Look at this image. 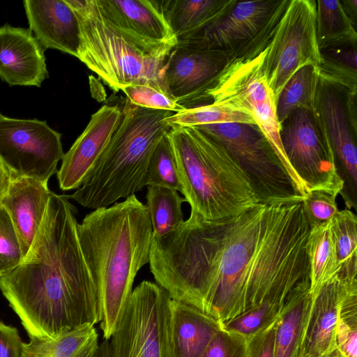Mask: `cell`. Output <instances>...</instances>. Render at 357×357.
<instances>
[{
	"instance_id": "cell-1",
	"label": "cell",
	"mask_w": 357,
	"mask_h": 357,
	"mask_svg": "<svg viewBox=\"0 0 357 357\" xmlns=\"http://www.w3.org/2000/svg\"><path fill=\"white\" fill-rule=\"evenodd\" d=\"M310 228L303 201L260 203L217 220L190 212L172 231L152 237L150 271L172 300L222 327L264 302L280 318L310 295Z\"/></svg>"
},
{
	"instance_id": "cell-2",
	"label": "cell",
	"mask_w": 357,
	"mask_h": 357,
	"mask_svg": "<svg viewBox=\"0 0 357 357\" xmlns=\"http://www.w3.org/2000/svg\"><path fill=\"white\" fill-rule=\"evenodd\" d=\"M77 208L52 192L20 263L0 276V289L30 339H53L99 324L97 289L79 243Z\"/></svg>"
},
{
	"instance_id": "cell-3",
	"label": "cell",
	"mask_w": 357,
	"mask_h": 357,
	"mask_svg": "<svg viewBox=\"0 0 357 357\" xmlns=\"http://www.w3.org/2000/svg\"><path fill=\"white\" fill-rule=\"evenodd\" d=\"M77 233L97 289L99 324L109 340L132 291L135 278L149 261L153 230L147 207L132 195L94 209Z\"/></svg>"
},
{
	"instance_id": "cell-4",
	"label": "cell",
	"mask_w": 357,
	"mask_h": 357,
	"mask_svg": "<svg viewBox=\"0 0 357 357\" xmlns=\"http://www.w3.org/2000/svg\"><path fill=\"white\" fill-rule=\"evenodd\" d=\"M121 120L84 183L68 195L85 208L108 207L142 190L151 155L171 129L174 112L148 109L126 99Z\"/></svg>"
},
{
	"instance_id": "cell-5",
	"label": "cell",
	"mask_w": 357,
	"mask_h": 357,
	"mask_svg": "<svg viewBox=\"0 0 357 357\" xmlns=\"http://www.w3.org/2000/svg\"><path fill=\"white\" fill-rule=\"evenodd\" d=\"M168 135L190 212L217 220L260 204L245 173L220 145L193 126H172Z\"/></svg>"
},
{
	"instance_id": "cell-6",
	"label": "cell",
	"mask_w": 357,
	"mask_h": 357,
	"mask_svg": "<svg viewBox=\"0 0 357 357\" xmlns=\"http://www.w3.org/2000/svg\"><path fill=\"white\" fill-rule=\"evenodd\" d=\"M79 26L77 59L112 91L132 84L165 86L162 72L176 43L157 45L139 43L117 31L102 18L95 0H65ZM166 87V86H165Z\"/></svg>"
},
{
	"instance_id": "cell-7",
	"label": "cell",
	"mask_w": 357,
	"mask_h": 357,
	"mask_svg": "<svg viewBox=\"0 0 357 357\" xmlns=\"http://www.w3.org/2000/svg\"><path fill=\"white\" fill-rule=\"evenodd\" d=\"M193 127L225 149L248 177L261 204L291 203L306 197L257 126L220 123Z\"/></svg>"
},
{
	"instance_id": "cell-8",
	"label": "cell",
	"mask_w": 357,
	"mask_h": 357,
	"mask_svg": "<svg viewBox=\"0 0 357 357\" xmlns=\"http://www.w3.org/2000/svg\"><path fill=\"white\" fill-rule=\"evenodd\" d=\"M263 59L264 51L256 56L231 59L206 91L204 101L211 100V103L250 114L279 159L305 191L282 149L275 98L263 69Z\"/></svg>"
},
{
	"instance_id": "cell-9",
	"label": "cell",
	"mask_w": 357,
	"mask_h": 357,
	"mask_svg": "<svg viewBox=\"0 0 357 357\" xmlns=\"http://www.w3.org/2000/svg\"><path fill=\"white\" fill-rule=\"evenodd\" d=\"M171 302L158 284L144 280L135 287L109 340V357H174Z\"/></svg>"
},
{
	"instance_id": "cell-10",
	"label": "cell",
	"mask_w": 357,
	"mask_h": 357,
	"mask_svg": "<svg viewBox=\"0 0 357 357\" xmlns=\"http://www.w3.org/2000/svg\"><path fill=\"white\" fill-rule=\"evenodd\" d=\"M289 1H236L218 21L177 43L219 51L230 59L256 56L266 47Z\"/></svg>"
},
{
	"instance_id": "cell-11",
	"label": "cell",
	"mask_w": 357,
	"mask_h": 357,
	"mask_svg": "<svg viewBox=\"0 0 357 357\" xmlns=\"http://www.w3.org/2000/svg\"><path fill=\"white\" fill-rule=\"evenodd\" d=\"M321 54L316 33V1L289 0L264 50L263 69L275 98L301 68L320 69Z\"/></svg>"
},
{
	"instance_id": "cell-12",
	"label": "cell",
	"mask_w": 357,
	"mask_h": 357,
	"mask_svg": "<svg viewBox=\"0 0 357 357\" xmlns=\"http://www.w3.org/2000/svg\"><path fill=\"white\" fill-rule=\"evenodd\" d=\"M280 137L287 160L307 194L318 190L337 196L341 193L343 179L311 111H294L280 125Z\"/></svg>"
},
{
	"instance_id": "cell-13",
	"label": "cell",
	"mask_w": 357,
	"mask_h": 357,
	"mask_svg": "<svg viewBox=\"0 0 357 357\" xmlns=\"http://www.w3.org/2000/svg\"><path fill=\"white\" fill-rule=\"evenodd\" d=\"M345 88L320 75L312 113L321 136L333 153L344 181L340 194L349 209L356 208L357 197L356 121L352 118L356 94L349 90L344 98Z\"/></svg>"
},
{
	"instance_id": "cell-14",
	"label": "cell",
	"mask_w": 357,
	"mask_h": 357,
	"mask_svg": "<svg viewBox=\"0 0 357 357\" xmlns=\"http://www.w3.org/2000/svg\"><path fill=\"white\" fill-rule=\"evenodd\" d=\"M64 155L61 134L45 121L16 119L0 114V163L11 177L47 183Z\"/></svg>"
},
{
	"instance_id": "cell-15",
	"label": "cell",
	"mask_w": 357,
	"mask_h": 357,
	"mask_svg": "<svg viewBox=\"0 0 357 357\" xmlns=\"http://www.w3.org/2000/svg\"><path fill=\"white\" fill-rule=\"evenodd\" d=\"M229 60L219 51L176 43L166 59L163 81L178 104L185 109L200 106L206 91Z\"/></svg>"
},
{
	"instance_id": "cell-16",
	"label": "cell",
	"mask_w": 357,
	"mask_h": 357,
	"mask_svg": "<svg viewBox=\"0 0 357 357\" xmlns=\"http://www.w3.org/2000/svg\"><path fill=\"white\" fill-rule=\"evenodd\" d=\"M122 117L118 105H105L93 114L84 130L64 153L56 172L59 188L77 190L86 181Z\"/></svg>"
},
{
	"instance_id": "cell-17",
	"label": "cell",
	"mask_w": 357,
	"mask_h": 357,
	"mask_svg": "<svg viewBox=\"0 0 357 357\" xmlns=\"http://www.w3.org/2000/svg\"><path fill=\"white\" fill-rule=\"evenodd\" d=\"M104 20L123 36L143 45L176 43L155 1L95 0Z\"/></svg>"
},
{
	"instance_id": "cell-18",
	"label": "cell",
	"mask_w": 357,
	"mask_h": 357,
	"mask_svg": "<svg viewBox=\"0 0 357 357\" xmlns=\"http://www.w3.org/2000/svg\"><path fill=\"white\" fill-rule=\"evenodd\" d=\"M349 280L352 279L337 275L311 295L310 308L302 329L298 357H326L337 348L339 306Z\"/></svg>"
},
{
	"instance_id": "cell-19",
	"label": "cell",
	"mask_w": 357,
	"mask_h": 357,
	"mask_svg": "<svg viewBox=\"0 0 357 357\" xmlns=\"http://www.w3.org/2000/svg\"><path fill=\"white\" fill-rule=\"evenodd\" d=\"M48 77L43 47L30 29L0 28V79L10 86H40Z\"/></svg>"
},
{
	"instance_id": "cell-20",
	"label": "cell",
	"mask_w": 357,
	"mask_h": 357,
	"mask_svg": "<svg viewBox=\"0 0 357 357\" xmlns=\"http://www.w3.org/2000/svg\"><path fill=\"white\" fill-rule=\"evenodd\" d=\"M23 4L30 30L43 47L77 57L79 22L65 0H26Z\"/></svg>"
},
{
	"instance_id": "cell-21",
	"label": "cell",
	"mask_w": 357,
	"mask_h": 357,
	"mask_svg": "<svg viewBox=\"0 0 357 357\" xmlns=\"http://www.w3.org/2000/svg\"><path fill=\"white\" fill-rule=\"evenodd\" d=\"M52 192L47 183L11 177L8 191L0 202L13 222L23 257L41 226Z\"/></svg>"
},
{
	"instance_id": "cell-22",
	"label": "cell",
	"mask_w": 357,
	"mask_h": 357,
	"mask_svg": "<svg viewBox=\"0 0 357 357\" xmlns=\"http://www.w3.org/2000/svg\"><path fill=\"white\" fill-rule=\"evenodd\" d=\"M221 328L218 322L197 308L172 299L171 336L174 357H200Z\"/></svg>"
},
{
	"instance_id": "cell-23",
	"label": "cell",
	"mask_w": 357,
	"mask_h": 357,
	"mask_svg": "<svg viewBox=\"0 0 357 357\" xmlns=\"http://www.w3.org/2000/svg\"><path fill=\"white\" fill-rule=\"evenodd\" d=\"M236 0H155L176 40L186 39L211 25Z\"/></svg>"
},
{
	"instance_id": "cell-24",
	"label": "cell",
	"mask_w": 357,
	"mask_h": 357,
	"mask_svg": "<svg viewBox=\"0 0 357 357\" xmlns=\"http://www.w3.org/2000/svg\"><path fill=\"white\" fill-rule=\"evenodd\" d=\"M99 344L96 328L89 326L53 339L22 342L20 357H91Z\"/></svg>"
},
{
	"instance_id": "cell-25",
	"label": "cell",
	"mask_w": 357,
	"mask_h": 357,
	"mask_svg": "<svg viewBox=\"0 0 357 357\" xmlns=\"http://www.w3.org/2000/svg\"><path fill=\"white\" fill-rule=\"evenodd\" d=\"M310 294L338 275L340 264L333 234L332 219L310 228L307 241Z\"/></svg>"
},
{
	"instance_id": "cell-26",
	"label": "cell",
	"mask_w": 357,
	"mask_h": 357,
	"mask_svg": "<svg viewBox=\"0 0 357 357\" xmlns=\"http://www.w3.org/2000/svg\"><path fill=\"white\" fill-rule=\"evenodd\" d=\"M316 1V33L320 51L356 43L355 24L337 0Z\"/></svg>"
},
{
	"instance_id": "cell-27",
	"label": "cell",
	"mask_w": 357,
	"mask_h": 357,
	"mask_svg": "<svg viewBox=\"0 0 357 357\" xmlns=\"http://www.w3.org/2000/svg\"><path fill=\"white\" fill-rule=\"evenodd\" d=\"M320 79V69L312 65L298 69L286 82L275 100L281 125L296 109L312 111Z\"/></svg>"
},
{
	"instance_id": "cell-28",
	"label": "cell",
	"mask_w": 357,
	"mask_h": 357,
	"mask_svg": "<svg viewBox=\"0 0 357 357\" xmlns=\"http://www.w3.org/2000/svg\"><path fill=\"white\" fill-rule=\"evenodd\" d=\"M146 198L153 237L163 236L183 222L182 204L186 201L178 191L162 186L147 185Z\"/></svg>"
},
{
	"instance_id": "cell-29",
	"label": "cell",
	"mask_w": 357,
	"mask_h": 357,
	"mask_svg": "<svg viewBox=\"0 0 357 357\" xmlns=\"http://www.w3.org/2000/svg\"><path fill=\"white\" fill-rule=\"evenodd\" d=\"M332 229L339 262L338 276L357 278V218L350 209L338 211L332 219Z\"/></svg>"
},
{
	"instance_id": "cell-30",
	"label": "cell",
	"mask_w": 357,
	"mask_h": 357,
	"mask_svg": "<svg viewBox=\"0 0 357 357\" xmlns=\"http://www.w3.org/2000/svg\"><path fill=\"white\" fill-rule=\"evenodd\" d=\"M311 298L310 295L300 301L278 320L274 357H298L302 329Z\"/></svg>"
},
{
	"instance_id": "cell-31",
	"label": "cell",
	"mask_w": 357,
	"mask_h": 357,
	"mask_svg": "<svg viewBox=\"0 0 357 357\" xmlns=\"http://www.w3.org/2000/svg\"><path fill=\"white\" fill-rule=\"evenodd\" d=\"M165 121L170 126L183 127L220 123L256 125L255 120L250 114L213 103L174 112Z\"/></svg>"
},
{
	"instance_id": "cell-32",
	"label": "cell",
	"mask_w": 357,
	"mask_h": 357,
	"mask_svg": "<svg viewBox=\"0 0 357 357\" xmlns=\"http://www.w3.org/2000/svg\"><path fill=\"white\" fill-rule=\"evenodd\" d=\"M168 132L160 139L151 155L146 172V185L165 187L182 193L183 188Z\"/></svg>"
},
{
	"instance_id": "cell-33",
	"label": "cell",
	"mask_w": 357,
	"mask_h": 357,
	"mask_svg": "<svg viewBox=\"0 0 357 357\" xmlns=\"http://www.w3.org/2000/svg\"><path fill=\"white\" fill-rule=\"evenodd\" d=\"M126 99L139 107L177 112L185 109L178 104L164 85L154 83L132 84L121 89Z\"/></svg>"
},
{
	"instance_id": "cell-34",
	"label": "cell",
	"mask_w": 357,
	"mask_h": 357,
	"mask_svg": "<svg viewBox=\"0 0 357 357\" xmlns=\"http://www.w3.org/2000/svg\"><path fill=\"white\" fill-rule=\"evenodd\" d=\"M279 319L273 306L264 302L226 323L222 328L241 334L248 340Z\"/></svg>"
},
{
	"instance_id": "cell-35",
	"label": "cell",
	"mask_w": 357,
	"mask_h": 357,
	"mask_svg": "<svg viewBox=\"0 0 357 357\" xmlns=\"http://www.w3.org/2000/svg\"><path fill=\"white\" fill-rule=\"evenodd\" d=\"M22 258L20 243L13 222L0 204V276L15 268Z\"/></svg>"
},
{
	"instance_id": "cell-36",
	"label": "cell",
	"mask_w": 357,
	"mask_h": 357,
	"mask_svg": "<svg viewBox=\"0 0 357 357\" xmlns=\"http://www.w3.org/2000/svg\"><path fill=\"white\" fill-rule=\"evenodd\" d=\"M200 357H248V340L221 328Z\"/></svg>"
},
{
	"instance_id": "cell-37",
	"label": "cell",
	"mask_w": 357,
	"mask_h": 357,
	"mask_svg": "<svg viewBox=\"0 0 357 357\" xmlns=\"http://www.w3.org/2000/svg\"><path fill=\"white\" fill-rule=\"evenodd\" d=\"M337 195L325 191H311L303 200L310 227L329 221L338 212Z\"/></svg>"
},
{
	"instance_id": "cell-38",
	"label": "cell",
	"mask_w": 357,
	"mask_h": 357,
	"mask_svg": "<svg viewBox=\"0 0 357 357\" xmlns=\"http://www.w3.org/2000/svg\"><path fill=\"white\" fill-rule=\"evenodd\" d=\"M278 321L248 340V357H274Z\"/></svg>"
},
{
	"instance_id": "cell-39",
	"label": "cell",
	"mask_w": 357,
	"mask_h": 357,
	"mask_svg": "<svg viewBox=\"0 0 357 357\" xmlns=\"http://www.w3.org/2000/svg\"><path fill=\"white\" fill-rule=\"evenodd\" d=\"M22 343L17 328L0 321V357H20Z\"/></svg>"
},
{
	"instance_id": "cell-40",
	"label": "cell",
	"mask_w": 357,
	"mask_h": 357,
	"mask_svg": "<svg viewBox=\"0 0 357 357\" xmlns=\"http://www.w3.org/2000/svg\"><path fill=\"white\" fill-rule=\"evenodd\" d=\"M337 349L347 357H357V328L338 321L336 330Z\"/></svg>"
},
{
	"instance_id": "cell-41",
	"label": "cell",
	"mask_w": 357,
	"mask_h": 357,
	"mask_svg": "<svg viewBox=\"0 0 357 357\" xmlns=\"http://www.w3.org/2000/svg\"><path fill=\"white\" fill-rule=\"evenodd\" d=\"M11 176L7 169L0 165V202L8 191Z\"/></svg>"
},
{
	"instance_id": "cell-42",
	"label": "cell",
	"mask_w": 357,
	"mask_h": 357,
	"mask_svg": "<svg viewBox=\"0 0 357 357\" xmlns=\"http://www.w3.org/2000/svg\"><path fill=\"white\" fill-rule=\"evenodd\" d=\"M91 357H109V340H104Z\"/></svg>"
},
{
	"instance_id": "cell-43",
	"label": "cell",
	"mask_w": 357,
	"mask_h": 357,
	"mask_svg": "<svg viewBox=\"0 0 357 357\" xmlns=\"http://www.w3.org/2000/svg\"><path fill=\"white\" fill-rule=\"evenodd\" d=\"M326 357H347L338 349L335 348Z\"/></svg>"
},
{
	"instance_id": "cell-44",
	"label": "cell",
	"mask_w": 357,
	"mask_h": 357,
	"mask_svg": "<svg viewBox=\"0 0 357 357\" xmlns=\"http://www.w3.org/2000/svg\"><path fill=\"white\" fill-rule=\"evenodd\" d=\"M0 165H1V163H0Z\"/></svg>"
}]
</instances>
